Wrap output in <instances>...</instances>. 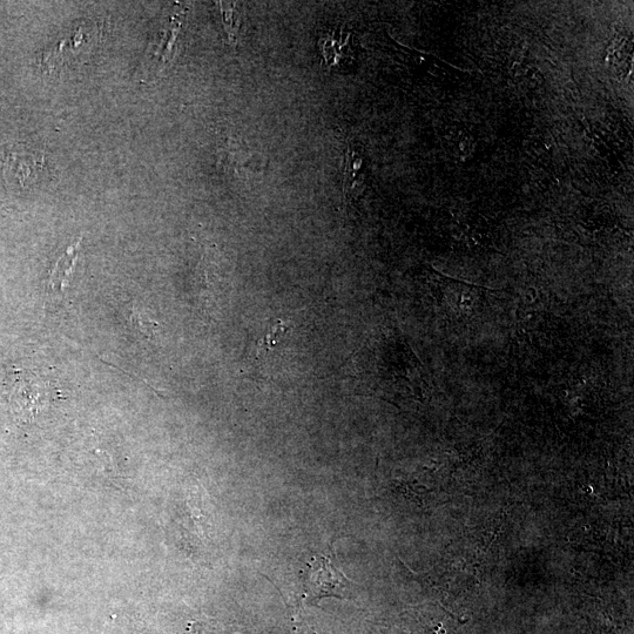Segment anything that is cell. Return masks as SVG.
Listing matches in <instances>:
<instances>
[{"label":"cell","instance_id":"cell-1","mask_svg":"<svg viewBox=\"0 0 634 634\" xmlns=\"http://www.w3.org/2000/svg\"><path fill=\"white\" fill-rule=\"evenodd\" d=\"M99 28L93 23L80 24L66 35L56 40L55 45L45 52L43 63L50 70L74 62H80L90 55L99 42Z\"/></svg>","mask_w":634,"mask_h":634},{"label":"cell","instance_id":"cell-2","mask_svg":"<svg viewBox=\"0 0 634 634\" xmlns=\"http://www.w3.org/2000/svg\"><path fill=\"white\" fill-rule=\"evenodd\" d=\"M306 593L310 600L348 598L350 580L327 557H315L308 564Z\"/></svg>","mask_w":634,"mask_h":634},{"label":"cell","instance_id":"cell-3","mask_svg":"<svg viewBox=\"0 0 634 634\" xmlns=\"http://www.w3.org/2000/svg\"><path fill=\"white\" fill-rule=\"evenodd\" d=\"M438 287H441L440 293L443 296L444 308L450 313L469 316L475 312L476 308L481 305L484 293L488 290L468 285L462 281H457L440 275Z\"/></svg>","mask_w":634,"mask_h":634},{"label":"cell","instance_id":"cell-4","mask_svg":"<svg viewBox=\"0 0 634 634\" xmlns=\"http://www.w3.org/2000/svg\"><path fill=\"white\" fill-rule=\"evenodd\" d=\"M83 239L80 238L74 244L66 248V251L51 268L46 280V294L51 302L62 300L71 281L82 249Z\"/></svg>","mask_w":634,"mask_h":634},{"label":"cell","instance_id":"cell-5","mask_svg":"<svg viewBox=\"0 0 634 634\" xmlns=\"http://www.w3.org/2000/svg\"><path fill=\"white\" fill-rule=\"evenodd\" d=\"M44 157L37 152L11 151L5 154L4 173L9 181L18 185H30L43 171Z\"/></svg>","mask_w":634,"mask_h":634},{"label":"cell","instance_id":"cell-6","mask_svg":"<svg viewBox=\"0 0 634 634\" xmlns=\"http://www.w3.org/2000/svg\"><path fill=\"white\" fill-rule=\"evenodd\" d=\"M364 184H366V171H364L362 147L356 141H349L345 167H343V194H345L347 206L361 197Z\"/></svg>","mask_w":634,"mask_h":634},{"label":"cell","instance_id":"cell-7","mask_svg":"<svg viewBox=\"0 0 634 634\" xmlns=\"http://www.w3.org/2000/svg\"><path fill=\"white\" fill-rule=\"evenodd\" d=\"M180 15H182V13H178V15L172 17L170 26H168V29L164 32L165 35L161 37V44L159 45L160 52L158 53L160 56L159 64L161 69H165L175 56V46H177L182 26Z\"/></svg>","mask_w":634,"mask_h":634},{"label":"cell","instance_id":"cell-8","mask_svg":"<svg viewBox=\"0 0 634 634\" xmlns=\"http://www.w3.org/2000/svg\"><path fill=\"white\" fill-rule=\"evenodd\" d=\"M218 5L221 12L222 22H224L225 30L227 32L229 44L235 47L236 44H238L240 29V17L238 10H236V3L219 2Z\"/></svg>","mask_w":634,"mask_h":634},{"label":"cell","instance_id":"cell-9","mask_svg":"<svg viewBox=\"0 0 634 634\" xmlns=\"http://www.w3.org/2000/svg\"><path fill=\"white\" fill-rule=\"evenodd\" d=\"M287 330L288 328L283 325L282 321L276 322L271 332L259 341L258 346H256V353H258V355L268 353L269 350H272L276 345H278L281 337L287 332Z\"/></svg>","mask_w":634,"mask_h":634}]
</instances>
